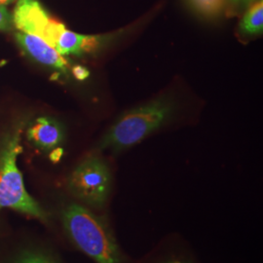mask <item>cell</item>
<instances>
[{
    "label": "cell",
    "mask_w": 263,
    "mask_h": 263,
    "mask_svg": "<svg viewBox=\"0 0 263 263\" xmlns=\"http://www.w3.org/2000/svg\"><path fill=\"white\" fill-rule=\"evenodd\" d=\"M177 109L174 99L162 96L123 113L99 143L102 151L112 152L132 147L169 122Z\"/></svg>",
    "instance_id": "cell-1"
},
{
    "label": "cell",
    "mask_w": 263,
    "mask_h": 263,
    "mask_svg": "<svg viewBox=\"0 0 263 263\" xmlns=\"http://www.w3.org/2000/svg\"><path fill=\"white\" fill-rule=\"evenodd\" d=\"M66 234L76 247L97 263H121L118 247L104 221L79 204H69L62 213Z\"/></svg>",
    "instance_id": "cell-2"
},
{
    "label": "cell",
    "mask_w": 263,
    "mask_h": 263,
    "mask_svg": "<svg viewBox=\"0 0 263 263\" xmlns=\"http://www.w3.org/2000/svg\"><path fill=\"white\" fill-rule=\"evenodd\" d=\"M23 152L21 133L15 132L0 148V211L11 209L21 214L45 220L46 215L28 194L17 159Z\"/></svg>",
    "instance_id": "cell-3"
},
{
    "label": "cell",
    "mask_w": 263,
    "mask_h": 263,
    "mask_svg": "<svg viewBox=\"0 0 263 263\" xmlns=\"http://www.w3.org/2000/svg\"><path fill=\"white\" fill-rule=\"evenodd\" d=\"M67 186L76 199L91 207L101 209L110 193V170L101 157L89 156L72 171Z\"/></svg>",
    "instance_id": "cell-4"
},
{
    "label": "cell",
    "mask_w": 263,
    "mask_h": 263,
    "mask_svg": "<svg viewBox=\"0 0 263 263\" xmlns=\"http://www.w3.org/2000/svg\"><path fill=\"white\" fill-rule=\"evenodd\" d=\"M15 38L28 56L31 57L43 66H49L62 72H66L67 62L56 49L48 44L46 41L33 34H28L19 31L15 34Z\"/></svg>",
    "instance_id": "cell-5"
},
{
    "label": "cell",
    "mask_w": 263,
    "mask_h": 263,
    "mask_svg": "<svg viewBox=\"0 0 263 263\" xmlns=\"http://www.w3.org/2000/svg\"><path fill=\"white\" fill-rule=\"evenodd\" d=\"M64 137L62 125L49 117H39L28 131V140L43 151L57 148L64 141Z\"/></svg>",
    "instance_id": "cell-6"
},
{
    "label": "cell",
    "mask_w": 263,
    "mask_h": 263,
    "mask_svg": "<svg viewBox=\"0 0 263 263\" xmlns=\"http://www.w3.org/2000/svg\"><path fill=\"white\" fill-rule=\"evenodd\" d=\"M239 31L244 36L259 35L263 31V1L259 0L247 8L239 24Z\"/></svg>",
    "instance_id": "cell-7"
},
{
    "label": "cell",
    "mask_w": 263,
    "mask_h": 263,
    "mask_svg": "<svg viewBox=\"0 0 263 263\" xmlns=\"http://www.w3.org/2000/svg\"><path fill=\"white\" fill-rule=\"evenodd\" d=\"M188 3L197 14L207 19L219 17L226 7V0H188Z\"/></svg>",
    "instance_id": "cell-8"
},
{
    "label": "cell",
    "mask_w": 263,
    "mask_h": 263,
    "mask_svg": "<svg viewBox=\"0 0 263 263\" xmlns=\"http://www.w3.org/2000/svg\"><path fill=\"white\" fill-rule=\"evenodd\" d=\"M6 263H57L49 254L37 249H27L10 258Z\"/></svg>",
    "instance_id": "cell-9"
},
{
    "label": "cell",
    "mask_w": 263,
    "mask_h": 263,
    "mask_svg": "<svg viewBox=\"0 0 263 263\" xmlns=\"http://www.w3.org/2000/svg\"><path fill=\"white\" fill-rule=\"evenodd\" d=\"M14 27L13 17L4 5H0V30H11Z\"/></svg>",
    "instance_id": "cell-10"
},
{
    "label": "cell",
    "mask_w": 263,
    "mask_h": 263,
    "mask_svg": "<svg viewBox=\"0 0 263 263\" xmlns=\"http://www.w3.org/2000/svg\"><path fill=\"white\" fill-rule=\"evenodd\" d=\"M72 73L78 80H84L89 76V71L81 66H76L72 68Z\"/></svg>",
    "instance_id": "cell-11"
},
{
    "label": "cell",
    "mask_w": 263,
    "mask_h": 263,
    "mask_svg": "<svg viewBox=\"0 0 263 263\" xmlns=\"http://www.w3.org/2000/svg\"><path fill=\"white\" fill-rule=\"evenodd\" d=\"M62 155H63V149L60 147H57L55 149H53L52 153L50 154V158L54 162H58L59 160L61 159Z\"/></svg>",
    "instance_id": "cell-12"
},
{
    "label": "cell",
    "mask_w": 263,
    "mask_h": 263,
    "mask_svg": "<svg viewBox=\"0 0 263 263\" xmlns=\"http://www.w3.org/2000/svg\"><path fill=\"white\" fill-rule=\"evenodd\" d=\"M257 1H259V0H239L237 6H239L241 9H247L248 7H250L251 5H253Z\"/></svg>",
    "instance_id": "cell-13"
},
{
    "label": "cell",
    "mask_w": 263,
    "mask_h": 263,
    "mask_svg": "<svg viewBox=\"0 0 263 263\" xmlns=\"http://www.w3.org/2000/svg\"><path fill=\"white\" fill-rule=\"evenodd\" d=\"M14 1H16V0H0V5H6V4H10V3H12V2H14Z\"/></svg>",
    "instance_id": "cell-14"
},
{
    "label": "cell",
    "mask_w": 263,
    "mask_h": 263,
    "mask_svg": "<svg viewBox=\"0 0 263 263\" xmlns=\"http://www.w3.org/2000/svg\"><path fill=\"white\" fill-rule=\"evenodd\" d=\"M238 1H239V0H229V2H230L232 5H237V4H238Z\"/></svg>",
    "instance_id": "cell-15"
},
{
    "label": "cell",
    "mask_w": 263,
    "mask_h": 263,
    "mask_svg": "<svg viewBox=\"0 0 263 263\" xmlns=\"http://www.w3.org/2000/svg\"><path fill=\"white\" fill-rule=\"evenodd\" d=\"M167 263H184V262H181V261H170V262Z\"/></svg>",
    "instance_id": "cell-16"
}]
</instances>
